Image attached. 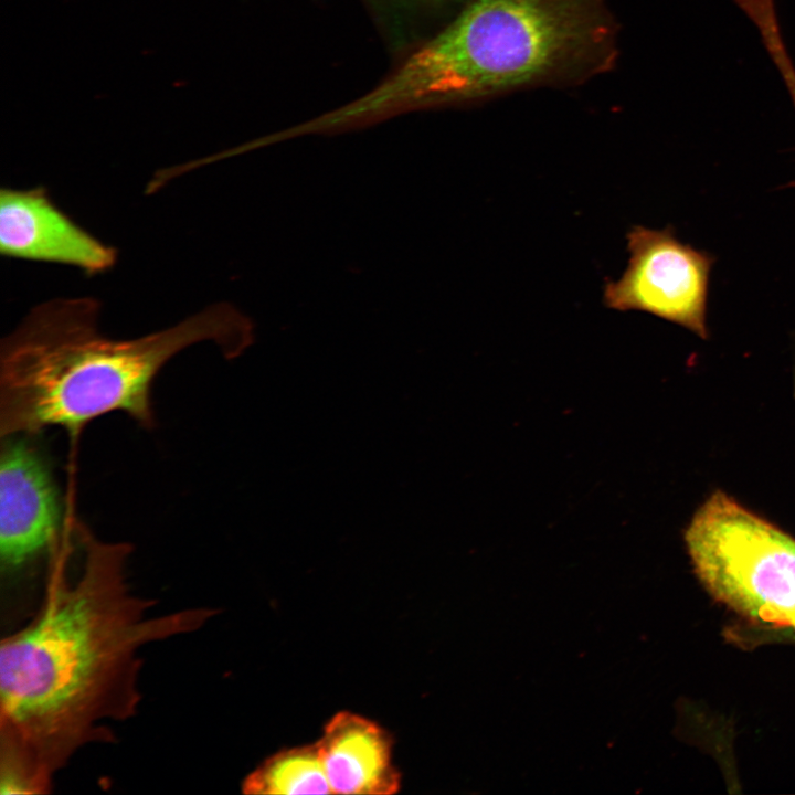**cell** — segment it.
Wrapping results in <instances>:
<instances>
[{"label": "cell", "mask_w": 795, "mask_h": 795, "mask_svg": "<svg viewBox=\"0 0 795 795\" xmlns=\"http://www.w3.org/2000/svg\"><path fill=\"white\" fill-rule=\"evenodd\" d=\"M73 531L78 566L67 574V539L50 560L38 613L0 643V761L49 789L77 751L108 742V724L136 713L141 650L215 614L152 613L155 601L128 581L132 547L97 539L78 521Z\"/></svg>", "instance_id": "1"}, {"label": "cell", "mask_w": 795, "mask_h": 795, "mask_svg": "<svg viewBox=\"0 0 795 795\" xmlns=\"http://www.w3.org/2000/svg\"><path fill=\"white\" fill-rule=\"evenodd\" d=\"M92 297L47 300L31 309L0 346V436L63 427L75 435L91 421L120 412L156 425L152 384L183 349L213 341L231 359L252 341L246 317L215 304L179 324L134 339L99 331Z\"/></svg>", "instance_id": "2"}, {"label": "cell", "mask_w": 795, "mask_h": 795, "mask_svg": "<svg viewBox=\"0 0 795 795\" xmlns=\"http://www.w3.org/2000/svg\"><path fill=\"white\" fill-rule=\"evenodd\" d=\"M614 30L602 0H474L372 91L326 115L331 128L480 98L610 67Z\"/></svg>", "instance_id": "3"}, {"label": "cell", "mask_w": 795, "mask_h": 795, "mask_svg": "<svg viewBox=\"0 0 795 795\" xmlns=\"http://www.w3.org/2000/svg\"><path fill=\"white\" fill-rule=\"evenodd\" d=\"M686 545L701 582L738 613L795 629V540L722 491L697 510Z\"/></svg>", "instance_id": "4"}, {"label": "cell", "mask_w": 795, "mask_h": 795, "mask_svg": "<svg viewBox=\"0 0 795 795\" xmlns=\"http://www.w3.org/2000/svg\"><path fill=\"white\" fill-rule=\"evenodd\" d=\"M626 239L628 262L618 279L606 283L605 306L647 312L706 339L712 257L680 242L671 229L636 225Z\"/></svg>", "instance_id": "5"}, {"label": "cell", "mask_w": 795, "mask_h": 795, "mask_svg": "<svg viewBox=\"0 0 795 795\" xmlns=\"http://www.w3.org/2000/svg\"><path fill=\"white\" fill-rule=\"evenodd\" d=\"M36 435L1 437L0 565L7 575L51 560L70 533L52 462Z\"/></svg>", "instance_id": "6"}, {"label": "cell", "mask_w": 795, "mask_h": 795, "mask_svg": "<svg viewBox=\"0 0 795 795\" xmlns=\"http://www.w3.org/2000/svg\"><path fill=\"white\" fill-rule=\"evenodd\" d=\"M0 252L6 257L75 266L87 274L112 268L117 251L61 211L46 189L2 188Z\"/></svg>", "instance_id": "7"}, {"label": "cell", "mask_w": 795, "mask_h": 795, "mask_svg": "<svg viewBox=\"0 0 795 795\" xmlns=\"http://www.w3.org/2000/svg\"><path fill=\"white\" fill-rule=\"evenodd\" d=\"M316 743L332 794L389 795L400 789L392 740L373 721L339 712Z\"/></svg>", "instance_id": "8"}, {"label": "cell", "mask_w": 795, "mask_h": 795, "mask_svg": "<svg viewBox=\"0 0 795 795\" xmlns=\"http://www.w3.org/2000/svg\"><path fill=\"white\" fill-rule=\"evenodd\" d=\"M245 794H332L317 743L273 754L250 773Z\"/></svg>", "instance_id": "9"}, {"label": "cell", "mask_w": 795, "mask_h": 795, "mask_svg": "<svg viewBox=\"0 0 795 795\" xmlns=\"http://www.w3.org/2000/svg\"><path fill=\"white\" fill-rule=\"evenodd\" d=\"M792 98H793V102H794V105H795V93L792 95Z\"/></svg>", "instance_id": "10"}]
</instances>
